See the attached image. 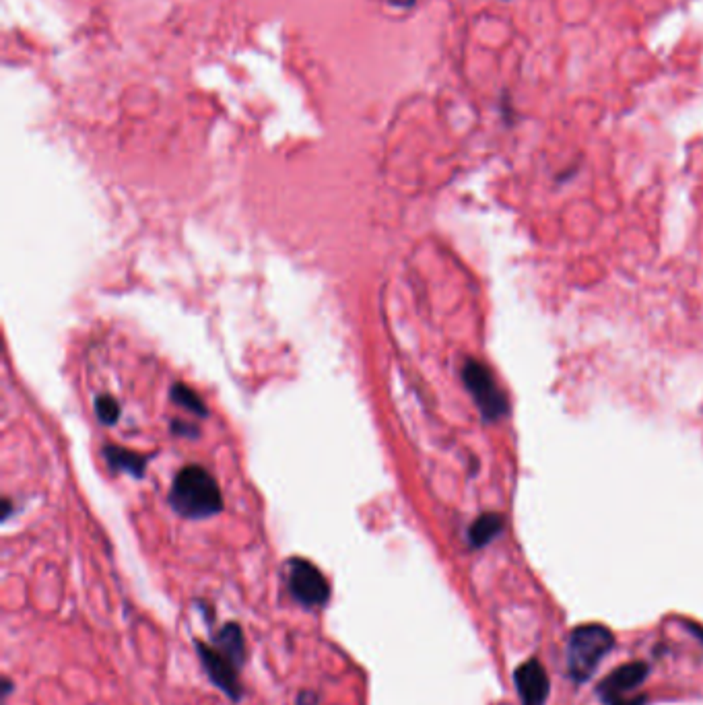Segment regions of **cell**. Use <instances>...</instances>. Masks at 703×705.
<instances>
[{
  "instance_id": "cell-1",
  "label": "cell",
  "mask_w": 703,
  "mask_h": 705,
  "mask_svg": "<svg viewBox=\"0 0 703 705\" xmlns=\"http://www.w3.org/2000/svg\"><path fill=\"white\" fill-rule=\"evenodd\" d=\"M170 503L184 518H209L221 512L223 497L209 470L192 464L176 475Z\"/></svg>"
},
{
  "instance_id": "cell-2",
  "label": "cell",
  "mask_w": 703,
  "mask_h": 705,
  "mask_svg": "<svg viewBox=\"0 0 703 705\" xmlns=\"http://www.w3.org/2000/svg\"><path fill=\"white\" fill-rule=\"evenodd\" d=\"M615 644L613 633L605 625H580L567 640V673L576 683L588 681L598 664Z\"/></svg>"
},
{
  "instance_id": "cell-3",
  "label": "cell",
  "mask_w": 703,
  "mask_h": 705,
  "mask_svg": "<svg viewBox=\"0 0 703 705\" xmlns=\"http://www.w3.org/2000/svg\"><path fill=\"white\" fill-rule=\"evenodd\" d=\"M287 588L306 609H320L330 598V586L324 574L306 559H291L287 563Z\"/></svg>"
},
{
  "instance_id": "cell-4",
  "label": "cell",
  "mask_w": 703,
  "mask_h": 705,
  "mask_svg": "<svg viewBox=\"0 0 703 705\" xmlns=\"http://www.w3.org/2000/svg\"><path fill=\"white\" fill-rule=\"evenodd\" d=\"M462 378L487 419H499L506 413V396L501 392L489 369L479 361H466Z\"/></svg>"
},
{
  "instance_id": "cell-5",
  "label": "cell",
  "mask_w": 703,
  "mask_h": 705,
  "mask_svg": "<svg viewBox=\"0 0 703 705\" xmlns=\"http://www.w3.org/2000/svg\"><path fill=\"white\" fill-rule=\"evenodd\" d=\"M196 652L207 670L209 679L233 701H240L244 691L240 683V668L227 654H223L215 644L196 642Z\"/></svg>"
},
{
  "instance_id": "cell-6",
  "label": "cell",
  "mask_w": 703,
  "mask_h": 705,
  "mask_svg": "<svg viewBox=\"0 0 703 705\" xmlns=\"http://www.w3.org/2000/svg\"><path fill=\"white\" fill-rule=\"evenodd\" d=\"M648 677V664L644 662H629L619 666L617 670L600 683V697L609 705H633L625 701V695L633 689H638Z\"/></svg>"
},
{
  "instance_id": "cell-7",
  "label": "cell",
  "mask_w": 703,
  "mask_h": 705,
  "mask_svg": "<svg viewBox=\"0 0 703 705\" xmlns=\"http://www.w3.org/2000/svg\"><path fill=\"white\" fill-rule=\"evenodd\" d=\"M514 681H516V689L522 705H545V701L549 699L551 683L547 677V670L537 658L520 664L514 675Z\"/></svg>"
},
{
  "instance_id": "cell-8",
  "label": "cell",
  "mask_w": 703,
  "mask_h": 705,
  "mask_svg": "<svg viewBox=\"0 0 703 705\" xmlns=\"http://www.w3.org/2000/svg\"><path fill=\"white\" fill-rule=\"evenodd\" d=\"M223 654H227L238 666H244L246 662V642H244V631L238 623H225L217 633L213 642Z\"/></svg>"
},
{
  "instance_id": "cell-9",
  "label": "cell",
  "mask_w": 703,
  "mask_h": 705,
  "mask_svg": "<svg viewBox=\"0 0 703 705\" xmlns=\"http://www.w3.org/2000/svg\"><path fill=\"white\" fill-rule=\"evenodd\" d=\"M501 530H504V520H501V516H495V514L481 516L471 526V532H468V539H471L473 547L479 549V547L489 545Z\"/></svg>"
},
{
  "instance_id": "cell-10",
  "label": "cell",
  "mask_w": 703,
  "mask_h": 705,
  "mask_svg": "<svg viewBox=\"0 0 703 705\" xmlns=\"http://www.w3.org/2000/svg\"><path fill=\"white\" fill-rule=\"evenodd\" d=\"M106 456H108V460L112 462V466L122 468V470H128V473L141 475L143 468H145V458H141V456H137V454H132V452H128V450L108 448V450H106Z\"/></svg>"
},
{
  "instance_id": "cell-11",
  "label": "cell",
  "mask_w": 703,
  "mask_h": 705,
  "mask_svg": "<svg viewBox=\"0 0 703 705\" xmlns=\"http://www.w3.org/2000/svg\"><path fill=\"white\" fill-rule=\"evenodd\" d=\"M172 396H174V400L178 402V405H184V407L190 409L192 413H200V415L207 413V411H205V405H203V400L198 398V394L192 392L190 388L182 386V384H178V386L172 390Z\"/></svg>"
},
{
  "instance_id": "cell-12",
  "label": "cell",
  "mask_w": 703,
  "mask_h": 705,
  "mask_svg": "<svg viewBox=\"0 0 703 705\" xmlns=\"http://www.w3.org/2000/svg\"><path fill=\"white\" fill-rule=\"evenodd\" d=\"M95 411H97V417L102 423L106 425H112L118 421L120 417V407H118V402L110 396H102V398H97V405H95Z\"/></svg>"
},
{
  "instance_id": "cell-13",
  "label": "cell",
  "mask_w": 703,
  "mask_h": 705,
  "mask_svg": "<svg viewBox=\"0 0 703 705\" xmlns=\"http://www.w3.org/2000/svg\"><path fill=\"white\" fill-rule=\"evenodd\" d=\"M297 705H318V697L310 691H304L297 697Z\"/></svg>"
},
{
  "instance_id": "cell-14",
  "label": "cell",
  "mask_w": 703,
  "mask_h": 705,
  "mask_svg": "<svg viewBox=\"0 0 703 705\" xmlns=\"http://www.w3.org/2000/svg\"><path fill=\"white\" fill-rule=\"evenodd\" d=\"M390 3L396 5V7H403V9H405V7H411V5L415 3V0H390Z\"/></svg>"
}]
</instances>
